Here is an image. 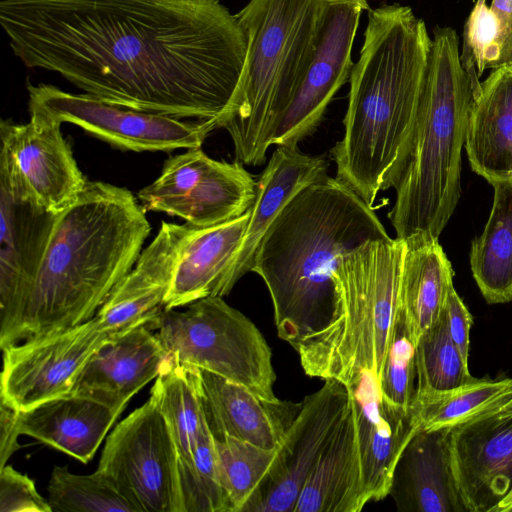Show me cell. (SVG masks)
<instances>
[{
  "mask_svg": "<svg viewBox=\"0 0 512 512\" xmlns=\"http://www.w3.org/2000/svg\"><path fill=\"white\" fill-rule=\"evenodd\" d=\"M170 357L245 386L270 401L276 374L271 349L256 325L222 297L196 300L184 311L162 308L151 323Z\"/></svg>",
  "mask_w": 512,
  "mask_h": 512,
  "instance_id": "ba28073f",
  "label": "cell"
},
{
  "mask_svg": "<svg viewBox=\"0 0 512 512\" xmlns=\"http://www.w3.org/2000/svg\"><path fill=\"white\" fill-rule=\"evenodd\" d=\"M97 470L137 512H179L178 453L150 397L114 427Z\"/></svg>",
  "mask_w": 512,
  "mask_h": 512,
  "instance_id": "30bf717a",
  "label": "cell"
},
{
  "mask_svg": "<svg viewBox=\"0 0 512 512\" xmlns=\"http://www.w3.org/2000/svg\"><path fill=\"white\" fill-rule=\"evenodd\" d=\"M249 217L250 209L235 219L191 230L180 247L164 309L231 292L232 270Z\"/></svg>",
  "mask_w": 512,
  "mask_h": 512,
  "instance_id": "7402d4cb",
  "label": "cell"
},
{
  "mask_svg": "<svg viewBox=\"0 0 512 512\" xmlns=\"http://www.w3.org/2000/svg\"><path fill=\"white\" fill-rule=\"evenodd\" d=\"M449 445L467 512H493L512 491V409L452 427Z\"/></svg>",
  "mask_w": 512,
  "mask_h": 512,
  "instance_id": "2e32d148",
  "label": "cell"
},
{
  "mask_svg": "<svg viewBox=\"0 0 512 512\" xmlns=\"http://www.w3.org/2000/svg\"><path fill=\"white\" fill-rule=\"evenodd\" d=\"M512 409V378H474L444 392L416 393L410 412L418 429L452 428Z\"/></svg>",
  "mask_w": 512,
  "mask_h": 512,
  "instance_id": "f546056e",
  "label": "cell"
},
{
  "mask_svg": "<svg viewBox=\"0 0 512 512\" xmlns=\"http://www.w3.org/2000/svg\"><path fill=\"white\" fill-rule=\"evenodd\" d=\"M329 163L298 147L277 146L256 180L255 198L244 239L237 254L231 282L251 272L258 245L282 208L305 186L326 177Z\"/></svg>",
  "mask_w": 512,
  "mask_h": 512,
  "instance_id": "d4e9b609",
  "label": "cell"
},
{
  "mask_svg": "<svg viewBox=\"0 0 512 512\" xmlns=\"http://www.w3.org/2000/svg\"><path fill=\"white\" fill-rule=\"evenodd\" d=\"M367 0H324L313 56L272 135V146L298 147L312 135L338 90L349 81L352 47Z\"/></svg>",
  "mask_w": 512,
  "mask_h": 512,
  "instance_id": "4fadbf2b",
  "label": "cell"
},
{
  "mask_svg": "<svg viewBox=\"0 0 512 512\" xmlns=\"http://www.w3.org/2000/svg\"><path fill=\"white\" fill-rule=\"evenodd\" d=\"M151 323L108 337L79 372L70 393L91 396L123 411L133 395L156 379L169 358Z\"/></svg>",
  "mask_w": 512,
  "mask_h": 512,
  "instance_id": "d6986e66",
  "label": "cell"
},
{
  "mask_svg": "<svg viewBox=\"0 0 512 512\" xmlns=\"http://www.w3.org/2000/svg\"><path fill=\"white\" fill-rule=\"evenodd\" d=\"M450 429H418L404 447L388 493L398 511L467 512L453 475Z\"/></svg>",
  "mask_w": 512,
  "mask_h": 512,
  "instance_id": "603a6c76",
  "label": "cell"
},
{
  "mask_svg": "<svg viewBox=\"0 0 512 512\" xmlns=\"http://www.w3.org/2000/svg\"><path fill=\"white\" fill-rule=\"evenodd\" d=\"M150 398L169 427L178 459L190 457L208 428L199 392L198 369L176 363L169 355L151 388Z\"/></svg>",
  "mask_w": 512,
  "mask_h": 512,
  "instance_id": "4dcf8cb0",
  "label": "cell"
},
{
  "mask_svg": "<svg viewBox=\"0 0 512 512\" xmlns=\"http://www.w3.org/2000/svg\"><path fill=\"white\" fill-rule=\"evenodd\" d=\"M416 393L444 392L472 381L468 361L452 340L445 312L418 340Z\"/></svg>",
  "mask_w": 512,
  "mask_h": 512,
  "instance_id": "d6a6232c",
  "label": "cell"
},
{
  "mask_svg": "<svg viewBox=\"0 0 512 512\" xmlns=\"http://www.w3.org/2000/svg\"><path fill=\"white\" fill-rule=\"evenodd\" d=\"M0 512H52L34 481L6 464L0 468Z\"/></svg>",
  "mask_w": 512,
  "mask_h": 512,
  "instance_id": "74e56055",
  "label": "cell"
},
{
  "mask_svg": "<svg viewBox=\"0 0 512 512\" xmlns=\"http://www.w3.org/2000/svg\"><path fill=\"white\" fill-rule=\"evenodd\" d=\"M509 512H512V508L510 509V511H509Z\"/></svg>",
  "mask_w": 512,
  "mask_h": 512,
  "instance_id": "7bdbcfd3",
  "label": "cell"
},
{
  "mask_svg": "<svg viewBox=\"0 0 512 512\" xmlns=\"http://www.w3.org/2000/svg\"><path fill=\"white\" fill-rule=\"evenodd\" d=\"M345 386L356 414L362 499L366 505L388 496L397 460L418 427L410 410L383 398L373 373L360 372Z\"/></svg>",
  "mask_w": 512,
  "mask_h": 512,
  "instance_id": "e0dca14e",
  "label": "cell"
},
{
  "mask_svg": "<svg viewBox=\"0 0 512 512\" xmlns=\"http://www.w3.org/2000/svg\"><path fill=\"white\" fill-rule=\"evenodd\" d=\"M255 189L256 180L241 162L212 159L199 147L167 159L160 176L137 197L146 211L177 216L205 228L247 212Z\"/></svg>",
  "mask_w": 512,
  "mask_h": 512,
  "instance_id": "7c38bea8",
  "label": "cell"
},
{
  "mask_svg": "<svg viewBox=\"0 0 512 512\" xmlns=\"http://www.w3.org/2000/svg\"><path fill=\"white\" fill-rule=\"evenodd\" d=\"M178 489L179 512H230L209 428L200 437L192 455L178 459Z\"/></svg>",
  "mask_w": 512,
  "mask_h": 512,
  "instance_id": "e575fe53",
  "label": "cell"
},
{
  "mask_svg": "<svg viewBox=\"0 0 512 512\" xmlns=\"http://www.w3.org/2000/svg\"><path fill=\"white\" fill-rule=\"evenodd\" d=\"M122 412L91 396L69 393L19 411V430L86 464Z\"/></svg>",
  "mask_w": 512,
  "mask_h": 512,
  "instance_id": "cb8c5ba5",
  "label": "cell"
},
{
  "mask_svg": "<svg viewBox=\"0 0 512 512\" xmlns=\"http://www.w3.org/2000/svg\"><path fill=\"white\" fill-rule=\"evenodd\" d=\"M465 148L490 184L512 178V63L494 68L474 92Z\"/></svg>",
  "mask_w": 512,
  "mask_h": 512,
  "instance_id": "484cf974",
  "label": "cell"
},
{
  "mask_svg": "<svg viewBox=\"0 0 512 512\" xmlns=\"http://www.w3.org/2000/svg\"><path fill=\"white\" fill-rule=\"evenodd\" d=\"M60 213L31 189L11 154L0 152V346L22 315Z\"/></svg>",
  "mask_w": 512,
  "mask_h": 512,
  "instance_id": "8fae6325",
  "label": "cell"
},
{
  "mask_svg": "<svg viewBox=\"0 0 512 512\" xmlns=\"http://www.w3.org/2000/svg\"><path fill=\"white\" fill-rule=\"evenodd\" d=\"M461 61L472 79L474 92L486 69L500 66L498 20L486 0H477L464 27Z\"/></svg>",
  "mask_w": 512,
  "mask_h": 512,
  "instance_id": "8d00e7d4",
  "label": "cell"
},
{
  "mask_svg": "<svg viewBox=\"0 0 512 512\" xmlns=\"http://www.w3.org/2000/svg\"><path fill=\"white\" fill-rule=\"evenodd\" d=\"M110 336L94 316L2 349L0 400L24 411L69 394L86 362Z\"/></svg>",
  "mask_w": 512,
  "mask_h": 512,
  "instance_id": "5bb4252c",
  "label": "cell"
},
{
  "mask_svg": "<svg viewBox=\"0 0 512 512\" xmlns=\"http://www.w3.org/2000/svg\"><path fill=\"white\" fill-rule=\"evenodd\" d=\"M301 402L277 465L250 512H293L306 479L348 412L350 394L343 383L327 379Z\"/></svg>",
  "mask_w": 512,
  "mask_h": 512,
  "instance_id": "9a60e30c",
  "label": "cell"
},
{
  "mask_svg": "<svg viewBox=\"0 0 512 512\" xmlns=\"http://www.w3.org/2000/svg\"><path fill=\"white\" fill-rule=\"evenodd\" d=\"M1 147L15 160L38 199L61 213L73 204L88 180L82 174L61 125L30 116L27 123L2 120Z\"/></svg>",
  "mask_w": 512,
  "mask_h": 512,
  "instance_id": "ac0fdd59",
  "label": "cell"
},
{
  "mask_svg": "<svg viewBox=\"0 0 512 512\" xmlns=\"http://www.w3.org/2000/svg\"><path fill=\"white\" fill-rule=\"evenodd\" d=\"M30 116L61 125L68 122L125 151H164L202 147L217 129L211 121L182 119L70 93L50 84H28Z\"/></svg>",
  "mask_w": 512,
  "mask_h": 512,
  "instance_id": "9c48e42d",
  "label": "cell"
},
{
  "mask_svg": "<svg viewBox=\"0 0 512 512\" xmlns=\"http://www.w3.org/2000/svg\"><path fill=\"white\" fill-rule=\"evenodd\" d=\"M323 1L250 0L236 14L247 39V57L222 128L244 165L266 162L276 124L311 62Z\"/></svg>",
  "mask_w": 512,
  "mask_h": 512,
  "instance_id": "8992f818",
  "label": "cell"
},
{
  "mask_svg": "<svg viewBox=\"0 0 512 512\" xmlns=\"http://www.w3.org/2000/svg\"><path fill=\"white\" fill-rule=\"evenodd\" d=\"M194 226L162 222L133 269L113 289L95 314L109 335L152 322L163 308L180 247Z\"/></svg>",
  "mask_w": 512,
  "mask_h": 512,
  "instance_id": "ffe728a7",
  "label": "cell"
},
{
  "mask_svg": "<svg viewBox=\"0 0 512 512\" xmlns=\"http://www.w3.org/2000/svg\"><path fill=\"white\" fill-rule=\"evenodd\" d=\"M198 380L205 420L214 439L228 436L263 448H278L301 409L302 402L266 400L203 369H198Z\"/></svg>",
  "mask_w": 512,
  "mask_h": 512,
  "instance_id": "44dd1931",
  "label": "cell"
},
{
  "mask_svg": "<svg viewBox=\"0 0 512 512\" xmlns=\"http://www.w3.org/2000/svg\"><path fill=\"white\" fill-rule=\"evenodd\" d=\"M512 508V491L498 504L493 512H509Z\"/></svg>",
  "mask_w": 512,
  "mask_h": 512,
  "instance_id": "b9f144b4",
  "label": "cell"
},
{
  "mask_svg": "<svg viewBox=\"0 0 512 512\" xmlns=\"http://www.w3.org/2000/svg\"><path fill=\"white\" fill-rule=\"evenodd\" d=\"M349 83L344 134L331 149L336 178L369 206L393 188L406 156L432 38L409 6L369 8Z\"/></svg>",
  "mask_w": 512,
  "mask_h": 512,
  "instance_id": "7a4b0ae2",
  "label": "cell"
},
{
  "mask_svg": "<svg viewBox=\"0 0 512 512\" xmlns=\"http://www.w3.org/2000/svg\"><path fill=\"white\" fill-rule=\"evenodd\" d=\"M388 236L373 207L338 178L298 191L263 235L251 270L269 291L278 336L295 349L328 326L340 256Z\"/></svg>",
  "mask_w": 512,
  "mask_h": 512,
  "instance_id": "3957f363",
  "label": "cell"
},
{
  "mask_svg": "<svg viewBox=\"0 0 512 512\" xmlns=\"http://www.w3.org/2000/svg\"><path fill=\"white\" fill-rule=\"evenodd\" d=\"M150 231L146 210L128 189L88 181L78 199L59 214L4 348L93 318L135 266Z\"/></svg>",
  "mask_w": 512,
  "mask_h": 512,
  "instance_id": "277c9868",
  "label": "cell"
},
{
  "mask_svg": "<svg viewBox=\"0 0 512 512\" xmlns=\"http://www.w3.org/2000/svg\"><path fill=\"white\" fill-rule=\"evenodd\" d=\"M490 9L499 25L500 66L512 63V0H492ZM499 66V67H500Z\"/></svg>",
  "mask_w": 512,
  "mask_h": 512,
  "instance_id": "60d3db41",
  "label": "cell"
},
{
  "mask_svg": "<svg viewBox=\"0 0 512 512\" xmlns=\"http://www.w3.org/2000/svg\"><path fill=\"white\" fill-rule=\"evenodd\" d=\"M416 344L398 309L391 345L379 376L383 398L389 403L410 410L416 394Z\"/></svg>",
  "mask_w": 512,
  "mask_h": 512,
  "instance_id": "d590c367",
  "label": "cell"
},
{
  "mask_svg": "<svg viewBox=\"0 0 512 512\" xmlns=\"http://www.w3.org/2000/svg\"><path fill=\"white\" fill-rule=\"evenodd\" d=\"M473 100L457 33L436 27L414 128L393 185L388 218L396 238L439 239L450 220L461 193V150Z\"/></svg>",
  "mask_w": 512,
  "mask_h": 512,
  "instance_id": "5b68a950",
  "label": "cell"
},
{
  "mask_svg": "<svg viewBox=\"0 0 512 512\" xmlns=\"http://www.w3.org/2000/svg\"><path fill=\"white\" fill-rule=\"evenodd\" d=\"M0 24L29 68L115 105L217 129L247 57L238 17L219 0H2Z\"/></svg>",
  "mask_w": 512,
  "mask_h": 512,
  "instance_id": "6da1fadb",
  "label": "cell"
},
{
  "mask_svg": "<svg viewBox=\"0 0 512 512\" xmlns=\"http://www.w3.org/2000/svg\"><path fill=\"white\" fill-rule=\"evenodd\" d=\"M47 492L52 512H137L112 481L98 470L89 475H77L67 466H54Z\"/></svg>",
  "mask_w": 512,
  "mask_h": 512,
  "instance_id": "836d02e7",
  "label": "cell"
},
{
  "mask_svg": "<svg viewBox=\"0 0 512 512\" xmlns=\"http://www.w3.org/2000/svg\"><path fill=\"white\" fill-rule=\"evenodd\" d=\"M214 443L230 512H250L277 465L280 447L263 448L228 436Z\"/></svg>",
  "mask_w": 512,
  "mask_h": 512,
  "instance_id": "1f68e13d",
  "label": "cell"
},
{
  "mask_svg": "<svg viewBox=\"0 0 512 512\" xmlns=\"http://www.w3.org/2000/svg\"><path fill=\"white\" fill-rule=\"evenodd\" d=\"M494 198L482 234L471 246L473 277L489 304L512 301V178L491 184Z\"/></svg>",
  "mask_w": 512,
  "mask_h": 512,
  "instance_id": "f1b7e54d",
  "label": "cell"
},
{
  "mask_svg": "<svg viewBox=\"0 0 512 512\" xmlns=\"http://www.w3.org/2000/svg\"><path fill=\"white\" fill-rule=\"evenodd\" d=\"M364 506L357 421L350 395L348 412L306 479L293 512H359Z\"/></svg>",
  "mask_w": 512,
  "mask_h": 512,
  "instance_id": "4316f807",
  "label": "cell"
},
{
  "mask_svg": "<svg viewBox=\"0 0 512 512\" xmlns=\"http://www.w3.org/2000/svg\"><path fill=\"white\" fill-rule=\"evenodd\" d=\"M404 247V240L388 236L340 256L334 317L295 348L308 376L345 385L369 371L379 379L398 313Z\"/></svg>",
  "mask_w": 512,
  "mask_h": 512,
  "instance_id": "52a82bcc",
  "label": "cell"
},
{
  "mask_svg": "<svg viewBox=\"0 0 512 512\" xmlns=\"http://www.w3.org/2000/svg\"><path fill=\"white\" fill-rule=\"evenodd\" d=\"M444 312L450 336L468 361L472 316L454 286L448 291Z\"/></svg>",
  "mask_w": 512,
  "mask_h": 512,
  "instance_id": "f35d334b",
  "label": "cell"
},
{
  "mask_svg": "<svg viewBox=\"0 0 512 512\" xmlns=\"http://www.w3.org/2000/svg\"><path fill=\"white\" fill-rule=\"evenodd\" d=\"M19 411L1 401L0 404V468L4 467L9 458L16 452L20 445L18 437Z\"/></svg>",
  "mask_w": 512,
  "mask_h": 512,
  "instance_id": "ab89813d",
  "label": "cell"
},
{
  "mask_svg": "<svg viewBox=\"0 0 512 512\" xmlns=\"http://www.w3.org/2000/svg\"><path fill=\"white\" fill-rule=\"evenodd\" d=\"M404 242L398 309L417 344L444 311L454 272L438 238L415 235Z\"/></svg>",
  "mask_w": 512,
  "mask_h": 512,
  "instance_id": "83f0119b",
  "label": "cell"
}]
</instances>
